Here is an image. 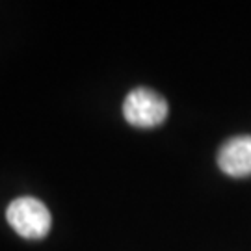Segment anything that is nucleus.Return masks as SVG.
I'll use <instances>...</instances> for the list:
<instances>
[{
	"instance_id": "f257e3e1",
	"label": "nucleus",
	"mask_w": 251,
	"mask_h": 251,
	"mask_svg": "<svg viewBox=\"0 0 251 251\" xmlns=\"http://www.w3.org/2000/svg\"><path fill=\"white\" fill-rule=\"evenodd\" d=\"M6 218L13 231L28 240H39L47 236L52 225L49 208L36 198L13 199L6 208Z\"/></svg>"
},
{
	"instance_id": "7ed1b4c3",
	"label": "nucleus",
	"mask_w": 251,
	"mask_h": 251,
	"mask_svg": "<svg viewBox=\"0 0 251 251\" xmlns=\"http://www.w3.org/2000/svg\"><path fill=\"white\" fill-rule=\"evenodd\" d=\"M218 166L231 177H250L251 136H236L227 140L218 151Z\"/></svg>"
},
{
	"instance_id": "f03ea898",
	"label": "nucleus",
	"mask_w": 251,
	"mask_h": 251,
	"mask_svg": "<svg viewBox=\"0 0 251 251\" xmlns=\"http://www.w3.org/2000/svg\"><path fill=\"white\" fill-rule=\"evenodd\" d=\"M168 102L160 93L149 88H136L125 97L123 116L126 123L138 128H152L166 121L168 117Z\"/></svg>"
}]
</instances>
